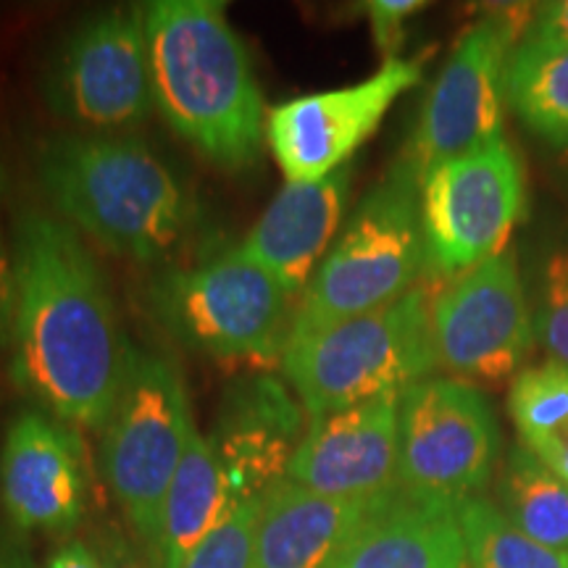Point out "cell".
<instances>
[{
	"instance_id": "6da1fadb",
	"label": "cell",
	"mask_w": 568,
	"mask_h": 568,
	"mask_svg": "<svg viewBox=\"0 0 568 568\" xmlns=\"http://www.w3.org/2000/svg\"><path fill=\"white\" fill-rule=\"evenodd\" d=\"M11 253V382L48 416L103 432L134 353L103 268L74 226L42 209L13 219Z\"/></svg>"
},
{
	"instance_id": "7a4b0ae2",
	"label": "cell",
	"mask_w": 568,
	"mask_h": 568,
	"mask_svg": "<svg viewBox=\"0 0 568 568\" xmlns=\"http://www.w3.org/2000/svg\"><path fill=\"white\" fill-rule=\"evenodd\" d=\"M140 17L163 122L213 166H255L268 113L251 53L222 0H153Z\"/></svg>"
},
{
	"instance_id": "3957f363",
	"label": "cell",
	"mask_w": 568,
	"mask_h": 568,
	"mask_svg": "<svg viewBox=\"0 0 568 568\" xmlns=\"http://www.w3.org/2000/svg\"><path fill=\"white\" fill-rule=\"evenodd\" d=\"M32 161L59 219L113 255L153 264L193 232V195L145 140L55 132L38 142Z\"/></svg>"
},
{
	"instance_id": "277c9868",
	"label": "cell",
	"mask_w": 568,
	"mask_h": 568,
	"mask_svg": "<svg viewBox=\"0 0 568 568\" xmlns=\"http://www.w3.org/2000/svg\"><path fill=\"white\" fill-rule=\"evenodd\" d=\"M424 272L418 176L400 161L358 203L311 276L295 305L290 343L400 301L418 287Z\"/></svg>"
},
{
	"instance_id": "5b68a950",
	"label": "cell",
	"mask_w": 568,
	"mask_h": 568,
	"mask_svg": "<svg viewBox=\"0 0 568 568\" xmlns=\"http://www.w3.org/2000/svg\"><path fill=\"white\" fill-rule=\"evenodd\" d=\"M432 295L418 284L406 297L347 318L284 347L282 374L308 416L400 395L437 368Z\"/></svg>"
},
{
	"instance_id": "8992f818",
	"label": "cell",
	"mask_w": 568,
	"mask_h": 568,
	"mask_svg": "<svg viewBox=\"0 0 568 568\" xmlns=\"http://www.w3.org/2000/svg\"><path fill=\"white\" fill-rule=\"evenodd\" d=\"M295 301L237 245L195 266L166 268L148 284V311L197 355L268 366L282 361Z\"/></svg>"
},
{
	"instance_id": "52a82bcc",
	"label": "cell",
	"mask_w": 568,
	"mask_h": 568,
	"mask_svg": "<svg viewBox=\"0 0 568 568\" xmlns=\"http://www.w3.org/2000/svg\"><path fill=\"white\" fill-rule=\"evenodd\" d=\"M193 429V408L176 366L134 347L124 389L103 429L101 466L151 568H159L163 500Z\"/></svg>"
},
{
	"instance_id": "ba28073f",
	"label": "cell",
	"mask_w": 568,
	"mask_h": 568,
	"mask_svg": "<svg viewBox=\"0 0 568 568\" xmlns=\"http://www.w3.org/2000/svg\"><path fill=\"white\" fill-rule=\"evenodd\" d=\"M40 92L55 119L80 132L119 134L153 113L140 11H98L48 53Z\"/></svg>"
},
{
	"instance_id": "9c48e42d",
	"label": "cell",
	"mask_w": 568,
	"mask_h": 568,
	"mask_svg": "<svg viewBox=\"0 0 568 568\" xmlns=\"http://www.w3.org/2000/svg\"><path fill=\"white\" fill-rule=\"evenodd\" d=\"M426 274L450 280L506 251L524 213V172L506 138L450 159L418 182Z\"/></svg>"
},
{
	"instance_id": "30bf717a",
	"label": "cell",
	"mask_w": 568,
	"mask_h": 568,
	"mask_svg": "<svg viewBox=\"0 0 568 568\" xmlns=\"http://www.w3.org/2000/svg\"><path fill=\"white\" fill-rule=\"evenodd\" d=\"M500 456V429L477 385L429 376L400 395L397 487L414 497H477Z\"/></svg>"
},
{
	"instance_id": "8fae6325",
	"label": "cell",
	"mask_w": 568,
	"mask_h": 568,
	"mask_svg": "<svg viewBox=\"0 0 568 568\" xmlns=\"http://www.w3.org/2000/svg\"><path fill=\"white\" fill-rule=\"evenodd\" d=\"M524 24V11L503 9L460 34L422 105L410 151L403 155L418 182L439 163L503 138L508 63Z\"/></svg>"
},
{
	"instance_id": "7c38bea8",
	"label": "cell",
	"mask_w": 568,
	"mask_h": 568,
	"mask_svg": "<svg viewBox=\"0 0 568 568\" xmlns=\"http://www.w3.org/2000/svg\"><path fill=\"white\" fill-rule=\"evenodd\" d=\"M432 343L437 368L468 385H500L518 372L535 345V318L514 253L503 251L435 290Z\"/></svg>"
},
{
	"instance_id": "4fadbf2b",
	"label": "cell",
	"mask_w": 568,
	"mask_h": 568,
	"mask_svg": "<svg viewBox=\"0 0 568 568\" xmlns=\"http://www.w3.org/2000/svg\"><path fill=\"white\" fill-rule=\"evenodd\" d=\"M424 61H385L364 82L308 92L268 111L266 142L287 182H318L339 172L393 109L422 82Z\"/></svg>"
},
{
	"instance_id": "5bb4252c",
	"label": "cell",
	"mask_w": 568,
	"mask_h": 568,
	"mask_svg": "<svg viewBox=\"0 0 568 568\" xmlns=\"http://www.w3.org/2000/svg\"><path fill=\"white\" fill-rule=\"evenodd\" d=\"M400 395L311 416L284 477L337 500H382L397 493Z\"/></svg>"
},
{
	"instance_id": "9a60e30c",
	"label": "cell",
	"mask_w": 568,
	"mask_h": 568,
	"mask_svg": "<svg viewBox=\"0 0 568 568\" xmlns=\"http://www.w3.org/2000/svg\"><path fill=\"white\" fill-rule=\"evenodd\" d=\"M0 503L19 531L63 535L82 521L88 468L74 426L34 406L11 418L0 447Z\"/></svg>"
},
{
	"instance_id": "2e32d148",
	"label": "cell",
	"mask_w": 568,
	"mask_h": 568,
	"mask_svg": "<svg viewBox=\"0 0 568 568\" xmlns=\"http://www.w3.org/2000/svg\"><path fill=\"white\" fill-rule=\"evenodd\" d=\"M305 426L301 400L276 376L247 374L224 389L209 439L230 479L232 503L264 495L287 474Z\"/></svg>"
},
{
	"instance_id": "e0dca14e",
	"label": "cell",
	"mask_w": 568,
	"mask_h": 568,
	"mask_svg": "<svg viewBox=\"0 0 568 568\" xmlns=\"http://www.w3.org/2000/svg\"><path fill=\"white\" fill-rule=\"evenodd\" d=\"M351 166L318 182H284L237 247L301 301L343 224Z\"/></svg>"
},
{
	"instance_id": "ac0fdd59",
	"label": "cell",
	"mask_w": 568,
	"mask_h": 568,
	"mask_svg": "<svg viewBox=\"0 0 568 568\" xmlns=\"http://www.w3.org/2000/svg\"><path fill=\"white\" fill-rule=\"evenodd\" d=\"M324 568H471L458 506L397 489Z\"/></svg>"
},
{
	"instance_id": "d6986e66",
	"label": "cell",
	"mask_w": 568,
	"mask_h": 568,
	"mask_svg": "<svg viewBox=\"0 0 568 568\" xmlns=\"http://www.w3.org/2000/svg\"><path fill=\"white\" fill-rule=\"evenodd\" d=\"M385 500H337L276 479L261 495L251 568H324Z\"/></svg>"
},
{
	"instance_id": "ffe728a7",
	"label": "cell",
	"mask_w": 568,
	"mask_h": 568,
	"mask_svg": "<svg viewBox=\"0 0 568 568\" xmlns=\"http://www.w3.org/2000/svg\"><path fill=\"white\" fill-rule=\"evenodd\" d=\"M232 506V489L222 460L211 439L195 426L163 500L159 568H184L193 550Z\"/></svg>"
},
{
	"instance_id": "44dd1931",
	"label": "cell",
	"mask_w": 568,
	"mask_h": 568,
	"mask_svg": "<svg viewBox=\"0 0 568 568\" xmlns=\"http://www.w3.org/2000/svg\"><path fill=\"white\" fill-rule=\"evenodd\" d=\"M506 95L539 138L568 148V45L537 38L516 45Z\"/></svg>"
},
{
	"instance_id": "7402d4cb",
	"label": "cell",
	"mask_w": 568,
	"mask_h": 568,
	"mask_svg": "<svg viewBox=\"0 0 568 568\" xmlns=\"http://www.w3.org/2000/svg\"><path fill=\"white\" fill-rule=\"evenodd\" d=\"M508 410L521 445L568 485V366L550 358L516 374Z\"/></svg>"
},
{
	"instance_id": "603a6c76",
	"label": "cell",
	"mask_w": 568,
	"mask_h": 568,
	"mask_svg": "<svg viewBox=\"0 0 568 568\" xmlns=\"http://www.w3.org/2000/svg\"><path fill=\"white\" fill-rule=\"evenodd\" d=\"M497 495L500 510L524 535L568 552V485L524 445L510 447Z\"/></svg>"
},
{
	"instance_id": "cb8c5ba5",
	"label": "cell",
	"mask_w": 568,
	"mask_h": 568,
	"mask_svg": "<svg viewBox=\"0 0 568 568\" xmlns=\"http://www.w3.org/2000/svg\"><path fill=\"white\" fill-rule=\"evenodd\" d=\"M458 521L471 568H568V552L550 550L524 535L487 497L458 503Z\"/></svg>"
},
{
	"instance_id": "d4e9b609",
	"label": "cell",
	"mask_w": 568,
	"mask_h": 568,
	"mask_svg": "<svg viewBox=\"0 0 568 568\" xmlns=\"http://www.w3.org/2000/svg\"><path fill=\"white\" fill-rule=\"evenodd\" d=\"M258 516L261 495L234 503L211 535L193 550L184 568H251Z\"/></svg>"
},
{
	"instance_id": "484cf974",
	"label": "cell",
	"mask_w": 568,
	"mask_h": 568,
	"mask_svg": "<svg viewBox=\"0 0 568 568\" xmlns=\"http://www.w3.org/2000/svg\"><path fill=\"white\" fill-rule=\"evenodd\" d=\"M535 332L552 361L568 366V247L552 253L542 266Z\"/></svg>"
},
{
	"instance_id": "4316f807",
	"label": "cell",
	"mask_w": 568,
	"mask_h": 568,
	"mask_svg": "<svg viewBox=\"0 0 568 568\" xmlns=\"http://www.w3.org/2000/svg\"><path fill=\"white\" fill-rule=\"evenodd\" d=\"M364 9L368 24H372L376 51L385 55V61H395L400 59L408 21L418 11H424L426 3H422V0H372Z\"/></svg>"
},
{
	"instance_id": "83f0119b",
	"label": "cell",
	"mask_w": 568,
	"mask_h": 568,
	"mask_svg": "<svg viewBox=\"0 0 568 568\" xmlns=\"http://www.w3.org/2000/svg\"><path fill=\"white\" fill-rule=\"evenodd\" d=\"M13 308H17V274H13L11 243L0 222V353L11 347Z\"/></svg>"
},
{
	"instance_id": "f1b7e54d",
	"label": "cell",
	"mask_w": 568,
	"mask_h": 568,
	"mask_svg": "<svg viewBox=\"0 0 568 568\" xmlns=\"http://www.w3.org/2000/svg\"><path fill=\"white\" fill-rule=\"evenodd\" d=\"M529 38L568 45V0L539 6V11L535 13V24L529 27Z\"/></svg>"
},
{
	"instance_id": "f546056e",
	"label": "cell",
	"mask_w": 568,
	"mask_h": 568,
	"mask_svg": "<svg viewBox=\"0 0 568 568\" xmlns=\"http://www.w3.org/2000/svg\"><path fill=\"white\" fill-rule=\"evenodd\" d=\"M98 552H101L105 568H151L148 558L140 556L138 548L116 529L105 531Z\"/></svg>"
},
{
	"instance_id": "4dcf8cb0",
	"label": "cell",
	"mask_w": 568,
	"mask_h": 568,
	"mask_svg": "<svg viewBox=\"0 0 568 568\" xmlns=\"http://www.w3.org/2000/svg\"><path fill=\"white\" fill-rule=\"evenodd\" d=\"M45 568H105L101 552L90 548L82 539H74V542H67L59 548L48 560Z\"/></svg>"
},
{
	"instance_id": "1f68e13d",
	"label": "cell",
	"mask_w": 568,
	"mask_h": 568,
	"mask_svg": "<svg viewBox=\"0 0 568 568\" xmlns=\"http://www.w3.org/2000/svg\"><path fill=\"white\" fill-rule=\"evenodd\" d=\"M0 568H34L27 545L6 529H0Z\"/></svg>"
},
{
	"instance_id": "d6a6232c",
	"label": "cell",
	"mask_w": 568,
	"mask_h": 568,
	"mask_svg": "<svg viewBox=\"0 0 568 568\" xmlns=\"http://www.w3.org/2000/svg\"><path fill=\"white\" fill-rule=\"evenodd\" d=\"M6 184H9V169H6V159H3V148H0V195L6 193Z\"/></svg>"
}]
</instances>
